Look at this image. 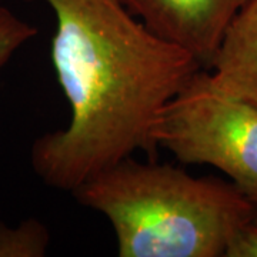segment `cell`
Here are the masks:
<instances>
[{
  "label": "cell",
  "mask_w": 257,
  "mask_h": 257,
  "mask_svg": "<svg viewBox=\"0 0 257 257\" xmlns=\"http://www.w3.org/2000/svg\"><path fill=\"white\" fill-rule=\"evenodd\" d=\"M72 194L110 221L120 257H221L236 230L257 217L256 206L231 182L132 156Z\"/></svg>",
  "instance_id": "7a4b0ae2"
},
{
  "label": "cell",
  "mask_w": 257,
  "mask_h": 257,
  "mask_svg": "<svg viewBox=\"0 0 257 257\" xmlns=\"http://www.w3.org/2000/svg\"><path fill=\"white\" fill-rule=\"evenodd\" d=\"M152 33L210 69L231 20L246 0H121Z\"/></svg>",
  "instance_id": "277c9868"
},
{
  "label": "cell",
  "mask_w": 257,
  "mask_h": 257,
  "mask_svg": "<svg viewBox=\"0 0 257 257\" xmlns=\"http://www.w3.org/2000/svg\"><path fill=\"white\" fill-rule=\"evenodd\" d=\"M49 243V231L36 219L22 221L16 227L0 223V257H42Z\"/></svg>",
  "instance_id": "8992f818"
},
{
  "label": "cell",
  "mask_w": 257,
  "mask_h": 257,
  "mask_svg": "<svg viewBox=\"0 0 257 257\" xmlns=\"http://www.w3.org/2000/svg\"><path fill=\"white\" fill-rule=\"evenodd\" d=\"M210 69L217 90L257 106V0H246L231 20Z\"/></svg>",
  "instance_id": "5b68a950"
},
{
  "label": "cell",
  "mask_w": 257,
  "mask_h": 257,
  "mask_svg": "<svg viewBox=\"0 0 257 257\" xmlns=\"http://www.w3.org/2000/svg\"><path fill=\"white\" fill-rule=\"evenodd\" d=\"M184 165H209L257 209V106L217 90L199 70L167 103L153 132Z\"/></svg>",
  "instance_id": "3957f363"
},
{
  "label": "cell",
  "mask_w": 257,
  "mask_h": 257,
  "mask_svg": "<svg viewBox=\"0 0 257 257\" xmlns=\"http://www.w3.org/2000/svg\"><path fill=\"white\" fill-rule=\"evenodd\" d=\"M37 29L19 19L13 12L0 6V69L28 40L36 36Z\"/></svg>",
  "instance_id": "52a82bcc"
},
{
  "label": "cell",
  "mask_w": 257,
  "mask_h": 257,
  "mask_svg": "<svg viewBox=\"0 0 257 257\" xmlns=\"http://www.w3.org/2000/svg\"><path fill=\"white\" fill-rule=\"evenodd\" d=\"M43 2L56 19L50 56L70 120L33 143L32 166L47 186L73 193L135 152L152 153L162 111L203 67L121 0Z\"/></svg>",
  "instance_id": "6da1fadb"
},
{
  "label": "cell",
  "mask_w": 257,
  "mask_h": 257,
  "mask_svg": "<svg viewBox=\"0 0 257 257\" xmlns=\"http://www.w3.org/2000/svg\"><path fill=\"white\" fill-rule=\"evenodd\" d=\"M224 257H257V217L236 230L224 250Z\"/></svg>",
  "instance_id": "ba28073f"
}]
</instances>
